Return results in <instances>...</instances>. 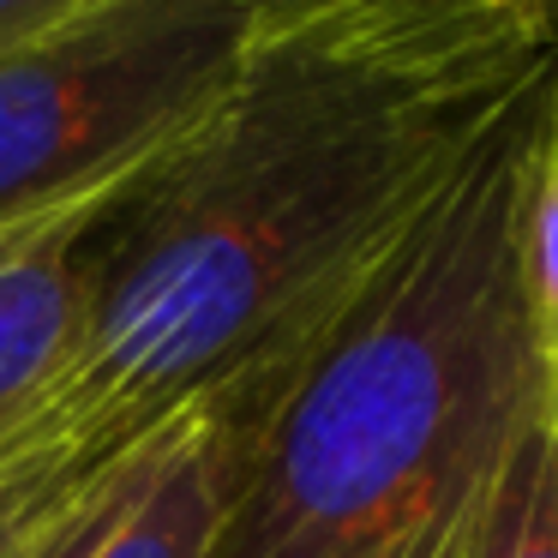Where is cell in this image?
Segmentation results:
<instances>
[{
    "instance_id": "1",
    "label": "cell",
    "mask_w": 558,
    "mask_h": 558,
    "mask_svg": "<svg viewBox=\"0 0 558 558\" xmlns=\"http://www.w3.org/2000/svg\"><path fill=\"white\" fill-rule=\"evenodd\" d=\"M558 61L546 0H325L97 217V294L49 409L102 445L270 378Z\"/></svg>"
},
{
    "instance_id": "2",
    "label": "cell",
    "mask_w": 558,
    "mask_h": 558,
    "mask_svg": "<svg viewBox=\"0 0 558 558\" xmlns=\"http://www.w3.org/2000/svg\"><path fill=\"white\" fill-rule=\"evenodd\" d=\"M558 61L234 409L217 558H462L541 421L529 181Z\"/></svg>"
},
{
    "instance_id": "3",
    "label": "cell",
    "mask_w": 558,
    "mask_h": 558,
    "mask_svg": "<svg viewBox=\"0 0 558 558\" xmlns=\"http://www.w3.org/2000/svg\"><path fill=\"white\" fill-rule=\"evenodd\" d=\"M253 49L246 0H97L0 49V229L43 222L174 145Z\"/></svg>"
},
{
    "instance_id": "4",
    "label": "cell",
    "mask_w": 558,
    "mask_h": 558,
    "mask_svg": "<svg viewBox=\"0 0 558 558\" xmlns=\"http://www.w3.org/2000/svg\"><path fill=\"white\" fill-rule=\"evenodd\" d=\"M114 186L66 205L31 241L0 253V445L37 421L85 349L97 294V217Z\"/></svg>"
},
{
    "instance_id": "5",
    "label": "cell",
    "mask_w": 558,
    "mask_h": 558,
    "mask_svg": "<svg viewBox=\"0 0 558 558\" xmlns=\"http://www.w3.org/2000/svg\"><path fill=\"white\" fill-rule=\"evenodd\" d=\"M234 493V409L229 397L186 402L138 438L121 505L85 558H217Z\"/></svg>"
},
{
    "instance_id": "6",
    "label": "cell",
    "mask_w": 558,
    "mask_h": 558,
    "mask_svg": "<svg viewBox=\"0 0 558 558\" xmlns=\"http://www.w3.org/2000/svg\"><path fill=\"white\" fill-rule=\"evenodd\" d=\"M121 450L126 445L85 438L78 426H66L61 414L43 402L37 421L19 426V433L0 445V558L25 553V546L54 522V510H61L90 474L109 469Z\"/></svg>"
},
{
    "instance_id": "7",
    "label": "cell",
    "mask_w": 558,
    "mask_h": 558,
    "mask_svg": "<svg viewBox=\"0 0 558 558\" xmlns=\"http://www.w3.org/2000/svg\"><path fill=\"white\" fill-rule=\"evenodd\" d=\"M462 558H558V433L546 421L510 450Z\"/></svg>"
},
{
    "instance_id": "8",
    "label": "cell",
    "mask_w": 558,
    "mask_h": 558,
    "mask_svg": "<svg viewBox=\"0 0 558 558\" xmlns=\"http://www.w3.org/2000/svg\"><path fill=\"white\" fill-rule=\"evenodd\" d=\"M529 330H534V385L541 421L558 414V78L546 97V126L529 181Z\"/></svg>"
},
{
    "instance_id": "9",
    "label": "cell",
    "mask_w": 558,
    "mask_h": 558,
    "mask_svg": "<svg viewBox=\"0 0 558 558\" xmlns=\"http://www.w3.org/2000/svg\"><path fill=\"white\" fill-rule=\"evenodd\" d=\"M133 457H138V445H126L102 474H90V481L78 486V493L66 498L61 510H54V522H49V529H43L19 558H85V546L97 541V529L109 522V510L121 505L126 474H133Z\"/></svg>"
},
{
    "instance_id": "10",
    "label": "cell",
    "mask_w": 558,
    "mask_h": 558,
    "mask_svg": "<svg viewBox=\"0 0 558 558\" xmlns=\"http://www.w3.org/2000/svg\"><path fill=\"white\" fill-rule=\"evenodd\" d=\"M85 7H97V0H0V49L43 25H54L66 13H85Z\"/></svg>"
},
{
    "instance_id": "11",
    "label": "cell",
    "mask_w": 558,
    "mask_h": 558,
    "mask_svg": "<svg viewBox=\"0 0 558 558\" xmlns=\"http://www.w3.org/2000/svg\"><path fill=\"white\" fill-rule=\"evenodd\" d=\"M313 7H325V0H246V13H253V31L294 25V19H306Z\"/></svg>"
},
{
    "instance_id": "12",
    "label": "cell",
    "mask_w": 558,
    "mask_h": 558,
    "mask_svg": "<svg viewBox=\"0 0 558 558\" xmlns=\"http://www.w3.org/2000/svg\"><path fill=\"white\" fill-rule=\"evenodd\" d=\"M54 217H61V210H54ZM54 217H43V222H54ZM43 222H19V229H0V253H13L19 241H31V234H37Z\"/></svg>"
},
{
    "instance_id": "13",
    "label": "cell",
    "mask_w": 558,
    "mask_h": 558,
    "mask_svg": "<svg viewBox=\"0 0 558 558\" xmlns=\"http://www.w3.org/2000/svg\"><path fill=\"white\" fill-rule=\"evenodd\" d=\"M546 426H553V433H558V414H553V421H546Z\"/></svg>"
},
{
    "instance_id": "14",
    "label": "cell",
    "mask_w": 558,
    "mask_h": 558,
    "mask_svg": "<svg viewBox=\"0 0 558 558\" xmlns=\"http://www.w3.org/2000/svg\"><path fill=\"white\" fill-rule=\"evenodd\" d=\"M546 7H553V0H546Z\"/></svg>"
},
{
    "instance_id": "15",
    "label": "cell",
    "mask_w": 558,
    "mask_h": 558,
    "mask_svg": "<svg viewBox=\"0 0 558 558\" xmlns=\"http://www.w3.org/2000/svg\"><path fill=\"white\" fill-rule=\"evenodd\" d=\"M462 553H469V546H462Z\"/></svg>"
}]
</instances>
